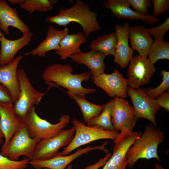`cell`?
Wrapping results in <instances>:
<instances>
[{
  "instance_id": "f35d334b",
  "label": "cell",
  "mask_w": 169,
  "mask_h": 169,
  "mask_svg": "<svg viewBox=\"0 0 169 169\" xmlns=\"http://www.w3.org/2000/svg\"><path fill=\"white\" fill-rule=\"evenodd\" d=\"M4 137V136L2 132L0 129V144H2L3 143V138Z\"/></svg>"
},
{
  "instance_id": "7bdbcfd3",
  "label": "cell",
  "mask_w": 169,
  "mask_h": 169,
  "mask_svg": "<svg viewBox=\"0 0 169 169\" xmlns=\"http://www.w3.org/2000/svg\"><path fill=\"white\" fill-rule=\"evenodd\" d=\"M1 47H0V59L1 57Z\"/></svg>"
},
{
  "instance_id": "277c9868",
  "label": "cell",
  "mask_w": 169,
  "mask_h": 169,
  "mask_svg": "<svg viewBox=\"0 0 169 169\" xmlns=\"http://www.w3.org/2000/svg\"><path fill=\"white\" fill-rule=\"evenodd\" d=\"M69 115L64 114L59 119V121L52 124L41 118L33 107L28 112L24 124L31 137L40 140L51 138L59 134L70 122Z\"/></svg>"
},
{
  "instance_id": "60d3db41",
  "label": "cell",
  "mask_w": 169,
  "mask_h": 169,
  "mask_svg": "<svg viewBox=\"0 0 169 169\" xmlns=\"http://www.w3.org/2000/svg\"><path fill=\"white\" fill-rule=\"evenodd\" d=\"M66 169H72V166L70 164L68 166Z\"/></svg>"
},
{
  "instance_id": "83f0119b",
  "label": "cell",
  "mask_w": 169,
  "mask_h": 169,
  "mask_svg": "<svg viewBox=\"0 0 169 169\" xmlns=\"http://www.w3.org/2000/svg\"><path fill=\"white\" fill-rule=\"evenodd\" d=\"M148 59L154 64L160 59H169V42L154 39L148 51Z\"/></svg>"
},
{
  "instance_id": "836d02e7",
  "label": "cell",
  "mask_w": 169,
  "mask_h": 169,
  "mask_svg": "<svg viewBox=\"0 0 169 169\" xmlns=\"http://www.w3.org/2000/svg\"><path fill=\"white\" fill-rule=\"evenodd\" d=\"M151 2L153 5V16L156 17L169 11V0H152Z\"/></svg>"
},
{
  "instance_id": "e575fe53",
  "label": "cell",
  "mask_w": 169,
  "mask_h": 169,
  "mask_svg": "<svg viewBox=\"0 0 169 169\" xmlns=\"http://www.w3.org/2000/svg\"><path fill=\"white\" fill-rule=\"evenodd\" d=\"M0 102L14 103L11 94L8 89L0 83Z\"/></svg>"
},
{
  "instance_id": "ba28073f",
  "label": "cell",
  "mask_w": 169,
  "mask_h": 169,
  "mask_svg": "<svg viewBox=\"0 0 169 169\" xmlns=\"http://www.w3.org/2000/svg\"><path fill=\"white\" fill-rule=\"evenodd\" d=\"M140 131L120 132L113 141L112 154L102 169H126L128 161L126 155L129 148L142 134Z\"/></svg>"
},
{
  "instance_id": "3957f363",
  "label": "cell",
  "mask_w": 169,
  "mask_h": 169,
  "mask_svg": "<svg viewBox=\"0 0 169 169\" xmlns=\"http://www.w3.org/2000/svg\"><path fill=\"white\" fill-rule=\"evenodd\" d=\"M165 138L164 132L157 126L152 124L147 125L141 136L134 141L127 152L126 157L128 161V167L132 168L140 159L155 158L159 161L157 148Z\"/></svg>"
},
{
  "instance_id": "484cf974",
  "label": "cell",
  "mask_w": 169,
  "mask_h": 169,
  "mask_svg": "<svg viewBox=\"0 0 169 169\" xmlns=\"http://www.w3.org/2000/svg\"><path fill=\"white\" fill-rule=\"evenodd\" d=\"M114 100L105 104L104 109L98 116L86 122L87 125L97 127L104 130H116L112 121L111 112Z\"/></svg>"
},
{
  "instance_id": "ee69618b",
  "label": "cell",
  "mask_w": 169,
  "mask_h": 169,
  "mask_svg": "<svg viewBox=\"0 0 169 169\" xmlns=\"http://www.w3.org/2000/svg\"><path fill=\"white\" fill-rule=\"evenodd\" d=\"M43 169H50L47 168H43Z\"/></svg>"
},
{
  "instance_id": "e0dca14e",
  "label": "cell",
  "mask_w": 169,
  "mask_h": 169,
  "mask_svg": "<svg viewBox=\"0 0 169 169\" xmlns=\"http://www.w3.org/2000/svg\"><path fill=\"white\" fill-rule=\"evenodd\" d=\"M24 125L16 115L13 103L0 102V129L5 138L1 149Z\"/></svg>"
},
{
  "instance_id": "2e32d148",
  "label": "cell",
  "mask_w": 169,
  "mask_h": 169,
  "mask_svg": "<svg viewBox=\"0 0 169 169\" xmlns=\"http://www.w3.org/2000/svg\"><path fill=\"white\" fill-rule=\"evenodd\" d=\"M130 6L127 0H108L102 5L103 8L110 10L112 14L118 18L131 21L140 20L151 25L160 21L159 18L152 14L141 15L132 9Z\"/></svg>"
},
{
  "instance_id": "d6a6232c",
  "label": "cell",
  "mask_w": 169,
  "mask_h": 169,
  "mask_svg": "<svg viewBox=\"0 0 169 169\" xmlns=\"http://www.w3.org/2000/svg\"><path fill=\"white\" fill-rule=\"evenodd\" d=\"M127 1L136 13L143 15L150 14L148 8H152L150 0H127Z\"/></svg>"
},
{
  "instance_id": "9a60e30c",
  "label": "cell",
  "mask_w": 169,
  "mask_h": 169,
  "mask_svg": "<svg viewBox=\"0 0 169 169\" xmlns=\"http://www.w3.org/2000/svg\"><path fill=\"white\" fill-rule=\"evenodd\" d=\"M129 25V23L127 22L123 25L117 23L114 26L116 44L113 61L122 68L128 66L134 53L128 44Z\"/></svg>"
},
{
  "instance_id": "cb8c5ba5",
  "label": "cell",
  "mask_w": 169,
  "mask_h": 169,
  "mask_svg": "<svg viewBox=\"0 0 169 169\" xmlns=\"http://www.w3.org/2000/svg\"><path fill=\"white\" fill-rule=\"evenodd\" d=\"M87 41V38L83 32L69 33L61 40L59 47L55 50V53L60 56L61 60L66 59L80 50V45Z\"/></svg>"
},
{
  "instance_id": "8fae6325",
  "label": "cell",
  "mask_w": 169,
  "mask_h": 169,
  "mask_svg": "<svg viewBox=\"0 0 169 169\" xmlns=\"http://www.w3.org/2000/svg\"><path fill=\"white\" fill-rule=\"evenodd\" d=\"M130 62L127 72L128 84L137 89L148 84L156 72L154 64L147 58L139 55L133 57Z\"/></svg>"
},
{
  "instance_id": "d6986e66",
  "label": "cell",
  "mask_w": 169,
  "mask_h": 169,
  "mask_svg": "<svg viewBox=\"0 0 169 169\" xmlns=\"http://www.w3.org/2000/svg\"><path fill=\"white\" fill-rule=\"evenodd\" d=\"M10 26L18 29L23 34L30 31L29 27L20 18L17 9L11 7L6 1L0 0V28L4 34L8 35Z\"/></svg>"
},
{
  "instance_id": "7402d4cb",
  "label": "cell",
  "mask_w": 169,
  "mask_h": 169,
  "mask_svg": "<svg viewBox=\"0 0 169 169\" xmlns=\"http://www.w3.org/2000/svg\"><path fill=\"white\" fill-rule=\"evenodd\" d=\"M33 35V33L30 31L23 34L19 38L10 40L6 38L4 34L2 33L0 38L1 44L0 66L7 64L12 61L15 58L18 52L30 42Z\"/></svg>"
},
{
  "instance_id": "ac0fdd59",
  "label": "cell",
  "mask_w": 169,
  "mask_h": 169,
  "mask_svg": "<svg viewBox=\"0 0 169 169\" xmlns=\"http://www.w3.org/2000/svg\"><path fill=\"white\" fill-rule=\"evenodd\" d=\"M23 57L19 55L9 63L0 66V83L8 90L14 103L18 100L20 94L18 68Z\"/></svg>"
},
{
  "instance_id": "4316f807",
  "label": "cell",
  "mask_w": 169,
  "mask_h": 169,
  "mask_svg": "<svg viewBox=\"0 0 169 169\" xmlns=\"http://www.w3.org/2000/svg\"><path fill=\"white\" fill-rule=\"evenodd\" d=\"M73 99L78 105L82 112L84 122L91 120L99 115L104 109L105 104L97 105L89 101L86 98H82L76 95Z\"/></svg>"
},
{
  "instance_id": "4dcf8cb0",
  "label": "cell",
  "mask_w": 169,
  "mask_h": 169,
  "mask_svg": "<svg viewBox=\"0 0 169 169\" xmlns=\"http://www.w3.org/2000/svg\"><path fill=\"white\" fill-rule=\"evenodd\" d=\"M30 160L26 157L20 161H13L0 153V169H25Z\"/></svg>"
},
{
  "instance_id": "f1b7e54d",
  "label": "cell",
  "mask_w": 169,
  "mask_h": 169,
  "mask_svg": "<svg viewBox=\"0 0 169 169\" xmlns=\"http://www.w3.org/2000/svg\"><path fill=\"white\" fill-rule=\"evenodd\" d=\"M57 0H24L19 5L21 8L32 14L34 11L46 12L51 11Z\"/></svg>"
},
{
  "instance_id": "7a4b0ae2",
  "label": "cell",
  "mask_w": 169,
  "mask_h": 169,
  "mask_svg": "<svg viewBox=\"0 0 169 169\" xmlns=\"http://www.w3.org/2000/svg\"><path fill=\"white\" fill-rule=\"evenodd\" d=\"M97 15L96 12L91 10L87 3L77 0L70 8H60L57 14L48 17L45 21L64 27L71 22L77 23L82 27L84 36L87 38L91 33L100 29Z\"/></svg>"
},
{
  "instance_id": "ffe728a7",
  "label": "cell",
  "mask_w": 169,
  "mask_h": 169,
  "mask_svg": "<svg viewBox=\"0 0 169 169\" xmlns=\"http://www.w3.org/2000/svg\"><path fill=\"white\" fill-rule=\"evenodd\" d=\"M106 56L103 53L90 50L84 52L81 50L72 55L70 58L77 64H84L90 69L92 77H95L105 73L104 59Z\"/></svg>"
},
{
  "instance_id": "52a82bcc",
  "label": "cell",
  "mask_w": 169,
  "mask_h": 169,
  "mask_svg": "<svg viewBox=\"0 0 169 169\" xmlns=\"http://www.w3.org/2000/svg\"><path fill=\"white\" fill-rule=\"evenodd\" d=\"M40 140L30 137L24 125L11 138L7 146L1 149L0 153L13 161L24 156L30 160L33 159L36 145Z\"/></svg>"
},
{
  "instance_id": "6da1fadb",
  "label": "cell",
  "mask_w": 169,
  "mask_h": 169,
  "mask_svg": "<svg viewBox=\"0 0 169 169\" xmlns=\"http://www.w3.org/2000/svg\"><path fill=\"white\" fill-rule=\"evenodd\" d=\"M73 71L72 67L68 64L54 63L45 68L42 78L49 88L61 86L67 89L71 99L75 95L85 98L86 95L96 91L95 89L86 88L82 85L83 81H88L91 77L89 72L74 74Z\"/></svg>"
},
{
  "instance_id": "30bf717a",
  "label": "cell",
  "mask_w": 169,
  "mask_h": 169,
  "mask_svg": "<svg viewBox=\"0 0 169 169\" xmlns=\"http://www.w3.org/2000/svg\"><path fill=\"white\" fill-rule=\"evenodd\" d=\"M75 133L73 126L69 130L63 129L56 136L40 140L36 145L33 159L44 160L54 157L60 148L70 143Z\"/></svg>"
},
{
  "instance_id": "f546056e",
  "label": "cell",
  "mask_w": 169,
  "mask_h": 169,
  "mask_svg": "<svg viewBox=\"0 0 169 169\" xmlns=\"http://www.w3.org/2000/svg\"><path fill=\"white\" fill-rule=\"evenodd\" d=\"M162 76L163 80L161 83L155 88H143L142 90L149 97L154 99L169 89V72L160 69Z\"/></svg>"
},
{
  "instance_id": "8d00e7d4",
  "label": "cell",
  "mask_w": 169,
  "mask_h": 169,
  "mask_svg": "<svg viewBox=\"0 0 169 169\" xmlns=\"http://www.w3.org/2000/svg\"><path fill=\"white\" fill-rule=\"evenodd\" d=\"M111 155V153H106L103 158H100L97 162L93 164L89 165L84 169H98L100 167L103 166Z\"/></svg>"
},
{
  "instance_id": "ab89813d",
  "label": "cell",
  "mask_w": 169,
  "mask_h": 169,
  "mask_svg": "<svg viewBox=\"0 0 169 169\" xmlns=\"http://www.w3.org/2000/svg\"><path fill=\"white\" fill-rule=\"evenodd\" d=\"M155 169H165L161 165L156 163L155 165Z\"/></svg>"
},
{
  "instance_id": "b9f144b4",
  "label": "cell",
  "mask_w": 169,
  "mask_h": 169,
  "mask_svg": "<svg viewBox=\"0 0 169 169\" xmlns=\"http://www.w3.org/2000/svg\"><path fill=\"white\" fill-rule=\"evenodd\" d=\"M2 33L1 32V29L0 28V38L1 37V35H2Z\"/></svg>"
},
{
  "instance_id": "9c48e42d",
  "label": "cell",
  "mask_w": 169,
  "mask_h": 169,
  "mask_svg": "<svg viewBox=\"0 0 169 169\" xmlns=\"http://www.w3.org/2000/svg\"><path fill=\"white\" fill-rule=\"evenodd\" d=\"M127 94L131 98L137 120L144 118L157 126L156 115L161 107L156 100L148 96L140 88L128 87Z\"/></svg>"
},
{
  "instance_id": "8992f818",
  "label": "cell",
  "mask_w": 169,
  "mask_h": 169,
  "mask_svg": "<svg viewBox=\"0 0 169 169\" xmlns=\"http://www.w3.org/2000/svg\"><path fill=\"white\" fill-rule=\"evenodd\" d=\"M20 94L18 100L13 103L16 115L23 123L28 111L38 105L44 93L36 90L33 86L25 70L18 69Z\"/></svg>"
},
{
  "instance_id": "5b68a950",
  "label": "cell",
  "mask_w": 169,
  "mask_h": 169,
  "mask_svg": "<svg viewBox=\"0 0 169 169\" xmlns=\"http://www.w3.org/2000/svg\"><path fill=\"white\" fill-rule=\"evenodd\" d=\"M71 122L75 128L74 136L70 143L60 152L63 156L68 155L76 148L95 141L110 139L114 141L119 134L116 130L106 131L97 127L86 126L84 122L75 118Z\"/></svg>"
},
{
  "instance_id": "d4e9b609",
  "label": "cell",
  "mask_w": 169,
  "mask_h": 169,
  "mask_svg": "<svg viewBox=\"0 0 169 169\" xmlns=\"http://www.w3.org/2000/svg\"><path fill=\"white\" fill-rule=\"evenodd\" d=\"M116 39L115 32L104 34L92 41L91 50L114 56L116 47Z\"/></svg>"
},
{
  "instance_id": "5bb4252c",
  "label": "cell",
  "mask_w": 169,
  "mask_h": 169,
  "mask_svg": "<svg viewBox=\"0 0 169 169\" xmlns=\"http://www.w3.org/2000/svg\"><path fill=\"white\" fill-rule=\"evenodd\" d=\"M107 143V141H106L101 146L80 148L75 152L69 155L63 156L58 152L52 158L44 160L32 159L29 161V164L35 169H43L45 168L64 169L75 159L83 154H87L92 150L98 149L104 151L106 153H108V150L105 148Z\"/></svg>"
},
{
  "instance_id": "7c38bea8",
  "label": "cell",
  "mask_w": 169,
  "mask_h": 169,
  "mask_svg": "<svg viewBox=\"0 0 169 169\" xmlns=\"http://www.w3.org/2000/svg\"><path fill=\"white\" fill-rule=\"evenodd\" d=\"M113 100L112 121L115 130L120 132H133L137 121L133 107L123 98L115 97Z\"/></svg>"
},
{
  "instance_id": "74e56055",
  "label": "cell",
  "mask_w": 169,
  "mask_h": 169,
  "mask_svg": "<svg viewBox=\"0 0 169 169\" xmlns=\"http://www.w3.org/2000/svg\"><path fill=\"white\" fill-rule=\"evenodd\" d=\"M24 0H8V2L12 4H19L23 2Z\"/></svg>"
},
{
  "instance_id": "603a6c76",
  "label": "cell",
  "mask_w": 169,
  "mask_h": 169,
  "mask_svg": "<svg viewBox=\"0 0 169 169\" xmlns=\"http://www.w3.org/2000/svg\"><path fill=\"white\" fill-rule=\"evenodd\" d=\"M128 38L131 48L136 50L140 56L147 58L150 47L154 40L144 26L129 27Z\"/></svg>"
},
{
  "instance_id": "44dd1931",
  "label": "cell",
  "mask_w": 169,
  "mask_h": 169,
  "mask_svg": "<svg viewBox=\"0 0 169 169\" xmlns=\"http://www.w3.org/2000/svg\"><path fill=\"white\" fill-rule=\"evenodd\" d=\"M69 33V29L67 27L58 30L52 25H49L45 39L36 48L25 53L24 56L32 54L33 56L37 55L40 57H44L48 52L58 49L59 47L60 41Z\"/></svg>"
},
{
  "instance_id": "4fadbf2b",
  "label": "cell",
  "mask_w": 169,
  "mask_h": 169,
  "mask_svg": "<svg viewBox=\"0 0 169 169\" xmlns=\"http://www.w3.org/2000/svg\"><path fill=\"white\" fill-rule=\"evenodd\" d=\"M92 82L103 90L110 97L126 98L128 95L127 79L125 78L119 71L114 69L111 74L102 73L97 76L91 77Z\"/></svg>"
},
{
  "instance_id": "1f68e13d",
  "label": "cell",
  "mask_w": 169,
  "mask_h": 169,
  "mask_svg": "<svg viewBox=\"0 0 169 169\" xmlns=\"http://www.w3.org/2000/svg\"><path fill=\"white\" fill-rule=\"evenodd\" d=\"M151 37L155 39L164 40L165 33L169 30V17H167L165 21L161 24L152 28H146Z\"/></svg>"
},
{
  "instance_id": "d590c367",
  "label": "cell",
  "mask_w": 169,
  "mask_h": 169,
  "mask_svg": "<svg viewBox=\"0 0 169 169\" xmlns=\"http://www.w3.org/2000/svg\"><path fill=\"white\" fill-rule=\"evenodd\" d=\"M158 104L161 107L169 111V91L165 92L159 95L156 99Z\"/></svg>"
}]
</instances>
